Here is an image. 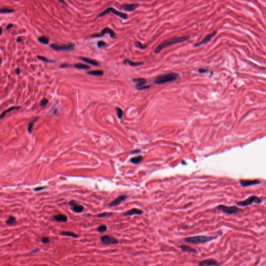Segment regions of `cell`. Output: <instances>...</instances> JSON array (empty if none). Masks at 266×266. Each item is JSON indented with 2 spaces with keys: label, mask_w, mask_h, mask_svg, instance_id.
I'll list each match as a JSON object with an SVG mask.
<instances>
[{
  "label": "cell",
  "mask_w": 266,
  "mask_h": 266,
  "mask_svg": "<svg viewBox=\"0 0 266 266\" xmlns=\"http://www.w3.org/2000/svg\"><path fill=\"white\" fill-rule=\"evenodd\" d=\"M190 37L189 36H184L179 37H175L170 38L167 39L164 41H163L161 43H160L154 50V53L159 54L162 51V49L165 48L171 45H173L181 43H183L187 41L189 39Z\"/></svg>",
  "instance_id": "cell-1"
},
{
  "label": "cell",
  "mask_w": 266,
  "mask_h": 266,
  "mask_svg": "<svg viewBox=\"0 0 266 266\" xmlns=\"http://www.w3.org/2000/svg\"><path fill=\"white\" fill-rule=\"evenodd\" d=\"M217 237H210L206 235H196L187 237L184 239V242L191 244H200L209 242L215 239Z\"/></svg>",
  "instance_id": "cell-2"
},
{
  "label": "cell",
  "mask_w": 266,
  "mask_h": 266,
  "mask_svg": "<svg viewBox=\"0 0 266 266\" xmlns=\"http://www.w3.org/2000/svg\"><path fill=\"white\" fill-rule=\"evenodd\" d=\"M178 78V74L174 72H171L158 76L154 80V82L157 84H162L167 82H173Z\"/></svg>",
  "instance_id": "cell-3"
},
{
  "label": "cell",
  "mask_w": 266,
  "mask_h": 266,
  "mask_svg": "<svg viewBox=\"0 0 266 266\" xmlns=\"http://www.w3.org/2000/svg\"><path fill=\"white\" fill-rule=\"evenodd\" d=\"M216 209L223 213L228 214V215H233L238 213L241 212L243 210L239 209L235 206H226L224 205H219L216 207Z\"/></svg>",
  "instance_id": "cell-4"
},
{
  "label": "cell",
  "mask_w": 266,
  "mask_h": 266,
  "mask_svg": "<svg viewBox=\"0 0 266 266\" xmlns=\"http://www.w3.org/2000/svg\"><path fill=\"white\" fill-rule=\"evenodd\" d=\"M262 202V200L260 198H259L258 196H256V195H252L250 197H248V198L246 199L241 201L237 202L236 203L237 205L240 206L241 207H245L249 206L250 205H252L253 203H255L257 204H260Z\"/></svg>",
  "instance_id": "cell-5"
},
{
  "label": "cell",
  "mask_w": 266,
  "mask_h": 266,
  "mask_svg": "<svg viewBox=\"0 0 266 266\" xmlns=\"http://www.w3.org/2000/svg\"><path fill=\"white\" fill-rule=\"evenodd\" d=\"M110 13H112V14H113L114 15L120 17V18L123 19H127L128 18V16H127V15L125 14V13H123L122 12H119L117 10H116L115 9H114V8H112V7H109L108 8H107V9L103 11L102 13H101L99 15V17H104V16H105L106 15Z\"/></svg>",
  "instance_id": "cell-6"
},
{
  "label": "cell",
  "mask_w": 266,
  "mask_h": 266,
  "mask_svg": "<svg viewBox=\"0 0 266 266\" xmlns=\"http://www.w3.org/2000/svg\"><path fill=\"white\" fill-rule=\"evenodd\" d=\"M50 47L56 51H71L74 49L75 45L73 43H70L68 44H63L59 45L57 44H50Z\"/></svg>",
  "instance_id": "cell-7"
},
{
  "label": "cell",
  "mask_w": 266,
  "mask_h": 266,
  "mask_svg": "<svg viewBox=\"0 0 266 266\" xmlns=\"http://www.w3.org/2000/svg\"><path fill=\"white\" fill-rule=\"evenodd\" d=\"M100 239L102 243L105 245H115L119 243V241L117 239L110 235H102L100 238Z\"/></svg>",
  "instance_id": "cell-8"
},
{
  "label": "cell",
  "mask_w": 266,
  "mask_h": 266,
  "mask_svg": "<svg viewBox=\"0 0 266 266\" xmlns=\"http://www.w3.org/2000/svg\"><path fill=\"white\" fill-rule=\"evenodd\" d=\"M106 34H109L111 38L115 39L116 37V33L114 32V31L109 28H105L102 29L100 33L94 34L91 36V37L93 38H100L104 36Z\"/></svg>",
  "instance_id": "cell-9"
},
{
  "label": "cell",
  "mask_w": 266,
  "mask_h": 266,
  "mask_svg": "<svg viewBox=\"0 0 266 266\" xmlns=\"http://www.w3.org/2000/svg\"><path fill=\"white\" fill-rule=\"evenodd\" d=\"M133 81L136 83V87L139 91L145 90L150 87V86L145 85L147 83V80L143 78H136L133 79Z\"/></svg>",
  "instance_id": "cell-10"
},
{
  "label": "cell",
  "mask_w": 266,
  "mask_h": 266,
  "mask_svg": "<svg viewBox=\"0 0 266 266\" xmlns=\"http://www.w3.org/2000/svg\"><path fill=\"white\" fill-rule=\"evenodd\" d=\"M240 183L242 187H247L253 186H255L261 184V182L259 180H248V179H242L240 181Z\"/></svg>",
  "instance_id": "cell-11"
},
{
  "label": "cell",
  "mask_w": 266,
  "mask_h": 266,
  "mask_svg": "<svg viewBox=\"0 0 266 266\" xmlns=\"http://www.w3.org/2000/svg\"><path fill=\"white\" fill-rule=\"evenodd\" d=\"M69 204L70 205V208L71 210L76 213H80L82 212L84 209L83 206L79 204L74 200H72L69 202Z\"/></svg>",
  "instance_id": "cell-12"
},
{
  "label": "cell",
  "mask_w": 266,
  "mask_h": 266,
  "mask_svg": "<svg viewBox=\"0 0 266 266\" xmlns=\"http://www.w3.org/2000/svg\"><path fill=\"white\" fill-rule=\"evenodd\" d=\"M127 198H128V196L127 195H120V196H119L117 197V198H116L114 200H113V201L109 203V206H111V207L116 206H117V205H120L121 203H122V202H124L127 199Z\"/></svg>",
  "instance_id": "cell-13"
},
{
  "label": "cell",
  "mask_w": 266,
  "mask_h": 266,
  "mask_svg": "<svg viewBox=\"0 0 266 266\" xmlns=\"http://www.w3.org/2000/svg\"><path fill=\"white\" fill-rule=\"evenodd\" d=\"M216 32H213L212 33H210V34H208V35H207L203 39V40H202L201 42L195 44L194 45V47L199 46H201V45H202L203 44H207L208 42H209L214 37L216 36Z\"/></svg>",
  "instance_id": "cell-14"
},
{
  "label": "cell",
  "mask_w": 266,
  "mask_h": 266,
  "mask_svg": "<svg viewBox=\"0 0 266 266\" xmlns=\"http://www.w3.org/2000/svg\"><path fill=\"white\" fill-rule=\"evenodd\" d=\"M139 4L133 3V4H124L121 6L122 9L124 11L128 12H131L134 11L136 8L139 7Z\"/></svg>",
  "instance_id": "cell-15"
},
{
  "label": "cell",
  "mask_w": 266,
  "mask_h": 266,
  "mask_svg": "<svg viewBox=\"0 0 266 266\" xmlns=\"http://www.w3.org/2000/svg\"><path fill=\"white\" fill-rule=\"evenodd\" d=\"M143 213V212L141 210L136 208H133L132 209L126 211L123 213V215L124 216H132L134 215H142Z\"/></svg>",
  "instance_id": "cell-16"
},
{
  "label": "cell",
  "mask_w": 266,
  "mask_h": 266,
  "mask_svg": "<svg viewBox=\"0 0 266 266\" xmlns=\"http://www.w3.org/2000/svg\"><path fill=\"white\" fill-rule=\"evenodd\" d=\"M218 263L217 261L214 259H207L203 260L200 262H199L198 265H218Z\"/></svg>",
  "instance_id": "cell-17"
},
{
  "label": "cell",
  "mask_w": 266,
  "mask_h": 266,
  "mask_svg": "<svg viewBox=\"0 0 266 266\" xmlns=\"http://www.w3.org/2000/svg\"><path fill=\"white\" fill-rule=\"evenodd\" d=\"M179 248H181L182 252L185 253H192V254H196L198 253L197 251L194 249V248L186 245H181L179 246Z\"/></svg>",
  "instance_id": "cell-18"
},
{
  "label": "cell",
  "mask_w": 266,
  "mask_h": 266,
  "mask_svg": "<svg viewBox=\"0 0 266 266\" xmlns=\"http://www.w3.org/2000/svg\"><path fill=\"white\" fill-rule=\"evenodd\" d=\"M80 58V59H81L82 61H83V62L86 63L87 64L94 65V66H98L99 65V63L98 62H97L96 61H95V60H94V59H91V58H86V57H81Z\"/></svg>",
  "instance_id": "cell-19"
},
{
  "label": "cell",
  "mask_w": 266,
  "mask_h": 266,
  "mask_svg": "<svg viewBox=\"0 0 266 266\" xmlns=\"http://www.w3.org/2000/svg\"><path fill=\"white\" fill-rule=\"evenodd\" d=\"M54 219L58 222H66L68 221V217L67 216L63 215V214H58L54 216Z\"/></svg>",
  "instance_id": "cell-20"
},
{
  "label": "cell",
  "mask_w": 266,
  "mask_h": 266,
  "mask_svg": "<svg viewBox=\"0 0 266 266\" xmlns=\"http://www.w3.org/2000/svg\"><path fill=\"white\" fill-rule=\"evenodd\" d=\"M60 234L62 235H65V236H68V237H71L74 238H78L79 235H77L76 234L70 232V231H61L60 232Z\"/></svg>",
  "instance_id": "cell-21"
},
{
  "label": "cell",
  "mask_w": 266,
  "mask_h": 266,
  "mask_svg": "<svg viewBox=\"0 0 266 266\" xmlns=\"http://www.w3.org/2000/svg\"><path fill=\"white\" fill-rule=\"evenodd\" d=\"M143 160V157L141 156H138L132 158L130 160V162L133 164H138L142 161Z\"/></svg>",
  "instance_id": "cell-22"
},
{
  "label": "cell",
  "mask_w": 266,
  "mask_h": 266,
  "mask_svg": "<svg viewBox=\"0 0 266 266\" xmlns=\"http://www.w3.org/2000/svg\"><path fill=\"white\" fill-rule=\"evenodd\" d=\"M5 222H6V224L7 225L12 226V225H13L15 224H16V218L15 217L12 216H10L9 217H8V218L6 220Z\"/></svg>",
  "instance_id": "cell-23"
},
{
  "label": "cell",
  "mask_w": 266,
  "mask_h": 266,
  "mask_svg": "<svg viewBox=\"0 0 266 266\" xmlns=\"http://www.w3.org/2000/svg\"><path fill=\"white\" fill-rule=\"evenodd\" d=\"M20 108V107H11L9 109H8L5 110L4 112L1 114V117H1V119H3L4 117V116L5 115L6 113L11 112V111H14V110L19 109Z\"/></svg>",
  "instance_id": "cell-24"
},
{
  "label": "cell",
  "mask_w": 266,
  "mask_h": 266,
  "mask_svg": "<svg viewBox=\"0 0 266 266\" xmlns=\"http://www.w3.org/2000/svg\"><path fill=\"white\" fill-rule=\"evenodd\" d=\"M124 63H128L132 67H137L140 65H142L143 64L142 62H134L133 61H130L129 59H125L124 61Z\"/></svg>",
  "instance_id": "cell-25"
},
{
  "label": "cell",
  "mask_w": 266,
  "mask_h": 266,
  "mask_svg": "<svg viewBox=\"0 0 266 266\" xmlns=\"http://www.w3.org/2000/svg\"><path fill=\"white\" fill-rule=\"evenodd\" d=\"M87 74L94 75V76H102L104 74V71L102 70H96V71H91L87 72Z\"/></svg>",
  "instance_id": "cell-26"
},
{
  "label": "cell",
  "mask_w": 266,
  "mask_h": 266,
  "mask_svg": "<svg viewBox=\"0 0 266 266\" xmlns=\"http://www.w3.org/2000/svg\"><path fill=\"white\" fill-rule=\"evenodd\" d=\"M38 41L43 44H48L49 43V39L46 36H42L38 38Z\"/></svg>",
  "instance_id": "cell-27"
},
{
  "label": "cell",
  "mask_w": 266,
  "mask_h": 266,
  "mask_svg": "<svg viewBox=\"0 0 266 266\" xmlns=\"http://www.w3.org/2000/svg\"><path fill=\"white\" fill-rule=\"evenodd\" d=\"M73 66L78 69H89L90 68L88 66L82 64H77L73 65Z\"/></svg>",
  "instance_id": "cell-28"
},
{
  "label": "cell",
  "mask_w": 266,
  "mask_h": 266,
  "mask_svg": "<svg viewBox=\"0 0 266 266\" xmlns=\"http://www.w3.org/2000/svg\"><path fill=\"white\" fill-rule=\"evenodd\" d=\"M113 215V213H109V212H104L101 214H98L97 215V217L98 218H105L108 217H110Z\"/></svg>",
  "instance_id": "cell-29"
},
{
  "label": "cell",
  "mask_w": 266,
  "mask_h": 266,
  "mask_svg": "<svg viewBox=\"0 0 266 266\" xmlns=\"http://www.w3.org/2000/svg\"><path fill=\"white\" fill-rule=\"evenodd\" d=\"M14 12H15L14 10L10 9V8H1V10H0V13H1V14H10Z\"/></svg>",
  "instance_id": "cell-30"
},
{
  "label": "cell",
  "mask_w": 266,
  "mask_h": 266,
  "mask_svg": "<svg viewBox=\"0 0 266 266\" xmlns=\"http://www.w3.org/2000/svg\"><path fill=\"white\" fill-rule=\"evenodd\" d=\"M38 118H39V117H36L35 119H34L32 122H31L28 124V130L29 133H32V130H33V127L34 123V122H35L36 121H37V120H38Z\"/></svg>",
  "instance_id": "cell-31"
},
{
  "label": "cell",
  "mask_w": 266,
  "mask_h": 266,
  "mask_svg": "<svg viewBox=\"0 0 266 266\" xmlns=\"http://www.w3.org/2000/svg\"><path fill=\"white\" fill-rule=\"evenodd\" d=\"M97 230L99 232H100V233L105 232L107 230V226L106 225H101V226H99L97 228Z\"/></svg>",
  "instance_id": "cell-32"
},
{
  "label": "cell",
  "mask_w": 266,
  "mask_h": 266,
  "mask_svg": "<svg viewBox=\"0 0 266 266\" xmlns=\"http://www.w3.org/2000/svg\"><path fill=\"white\" fill-rule=\"evenodd\" d=\"M116 111H117V115L119 117V119H121L123 115V110L119 107L116 108Z\"/></svg>",
  "instance_id": "cell-33"
},
{
  "label": "cell",
  "mask_w": 266,
  "mask_h": 266,
  "mask_svg": "<svg viewBox=\"0 0 266 266\" xmlns=\"http://www.w3.org/2000/svg\"><path fill=\"white\" fill-rule=\"evenodd\" d=\"M135 46L136 47H138L139 49H144L147 47V45H142L140 42H135Z\"/></svg>",
  "instance_id": "cell-34"
},
{
  "label": "cell",
  "mask_w": 266,
  "mask_h": 266,
  "mask_svg": "<svg viewBox=\"0 0 266 266\" xmlns=\"http://www.w3.org/2000/svg\"><path fill=\"white\" fill-rule=\"evenodd\" d=\"M38 58L40 60H41V61H43L44 62H46V63H54V61H49V60H48V59H47L46 58L43 57V56H37Z\"/></svg>",
  "instance_id": "cell-35"
},
{
  "label": "cell",
  "mask_w": 266,
  "mask_h": 266,
  "mask_svg": "<svg viewBox=\"0 0 266 266\" xmlns=\"http://www.w3.org/2000/svg\"><path fill=\"white\" fill-rule=\"evenodd\" d=\"M97 46L99 48H102V47H106L107 46V43L104 41H98L97 43Z\"/></svg>",
  "instance_id": "cell-36"
},
{
  "label": "cell",
  "mask_w": 266,
  "mask_h": 266,
  "mask_svg": "<svg viewBox=\"0 0 266 266\" xmlns=\"http://www.w3.org/2000/svg\"><path fill=\"white\" fill-rule=\"evenodd\" d=\"M48 102V100L46 99V98H44L43 99H42L40 103V106L41 107H44V106H46Z\"/></svg>",
  "instance_id": "cell-37"
},
{
  "label": "cell",
  "mask_w": 266,
  "mask_h": 266,
  "mask_svg": "<svg viewBox=\"0 0 266 266\" xmlns=\"http://www.w3.org/2000/svg\"><path fill=\"white\" fill-rule=\"evenodd\" d=\"M41 241L43 243V244H48L50 243V240H49V239L47 237H44L43 238H42V239H41Z\"/></svg>",
  "instance_id": "cell-38"
},
{
  "label": "cell",
  "mask_w": 266,
  "mask_h": 266,
  "mask_svg": "<svg viewBox=\"0 0 266 266\" xmlns=\"http://www.w3.org/2000/svg\"><path fill=\"white\" fill-rule=\"evenodd\" d=\"M46 188V187H37L36 188L34 189V191H40L41 190H44Z\"/></svg>",
  "instance_id": "cell-39"
},
{
  "label": "cell",
  "mask_w": 266,
  "mask_h": 266,
  "mask_svg": "<svg viewBox=\"0 0 266 266\" xmlns=\"http://www.w3.org/2000/svg\"><path fill=\"white\" fill-rule=\"evenodd\" d=\"M71 66H72L70 65L69 64H62L61 66V67L63 68H68V67H71Z\"/></svg>",
  "instance_id": "cell-40"
},
{
  "label": "cell",
  "mask_w": 266,
  "mask_h": 266,
  "mask_svg": "<svg viewBox=\"0 0 266 266\" xmlns=\"http://www.w3.org/2000/svg\"><path fill=\"white\" fill-rule=\"evenodd\" d=\"M13 24H12V23H10V24H8V25H7V27H6V30H10V29H11L12 28H13Z\"/></svg>",
  "instance_id": "cell-41"
},
{
  "label": "cell",
  "mask_w": 266,
  "mask_h": 266,
  "mask_svg": "<svg viewBox=\"0 0 266 266\" xmlns=\"http://www.w3.org/2000/svg\"><path fill=\"white\" fill-rule=\"evenodd\" d=\"M207 71L206 70L204 69H200L199 70V72L200 73H205Z\"/></svg>",
  "instance_id": "cell-42"
},
{
  "label": "cell",
  "mask_w": 266,
  "mask_h": 266,
  "mask_svg": "<svg viewBox=\"0 0 266 266\" xmlns=\"http://www.w3.org/2000/svg\"><path fill=\"white\" fill-rule=\"evenodd\" d=\"M22 41H23V40H22V39H21V38H20V37H18V38H17V43L21 42Z\"/></svg>",
  "instance_id": "cell-43"
},
{
  "label": "cell",
  "mask_w": 266,
  "mask_h": 266,
  "mask_svg": "<svg viewBox=\"0 0 266 266\" xmlns=\"http://www.w3.org/2000/svg\"><path fill=\"white\" fill-rule=\"evenodd\" d=\"M20 69H19V68H17V69L16 70V73L17 74L19 75V74H20Z\"/></svg>",
  "instance_id": "cell-44"
},
{
  "label": "cell",
  "mask_w": 266,
  "mask_h": 266,
  "mask_svg": "<svg viewBox=\"0 0 266 266\" xmlns=\"http://www.w3.org/2000/svg\"><path fill=\"white\" fill-rule=\"evenodd\" d=\"M140 152V151L139 150H134V151H133L131 152L133 154H135V153H139Z\"/></svg>",
  "instance_id": "cell-45"
},
{
  "label": "cell",
  "mask_w": 266,
  "mask_h": 266,
  "mask_svg": "<svg viewBox=\"0 0 266 266\" xmlns=\"http://www.w3.org/2000/svg\"><path fill=\"white\" fill-rule=\"evenodd\" d=\"M58 1H59L60 2L62 3V4H64L66 5V3L65 2V1H64V0H58Z\"/></svg>",
  "instance_id": "cell-46"
},
{
  "label": "cell",
  "mask_w": 266,
  "mask_h": 266,
  "mask_svg": "<svg viewBox=\"0 0 266 266\" xmlns=\"http://www.w3.org/2000/svg\"><path fill=\"white\" fill-rule=\"evenodd\" d=\"M2 28H1V35H2Z\"/></svg>",
  "instance_id": "cell-47"
}]
</instances>
